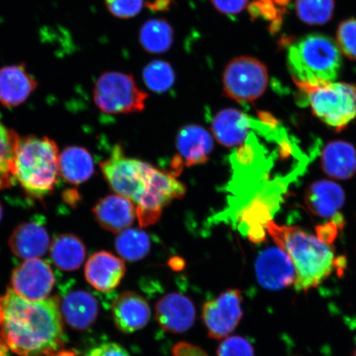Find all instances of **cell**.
Returning a JSON list of instances; mask_svg holds the SVG:
<instances>
[{"mask_svg":"<svg viewBox=\"0 0 356 356\" xmlns=\"http://www.w3.org/2000/svg\"><path fill=\"white\" fill-rule=\"evenodd\" d=\"M242 302V292L229 289L204 305L202 319L209 337L220 340L235 330L243 318Z\"/></svg>","mask_w":356,"mask_h":356,"instance_id":"30bf717a","label":"cell"},{"mask_svg":"<svg viewBox=\"0 0 356 356\" xmlns=\"http://www.w3.org/2000/svg\"><path fill=\"white\" fill-rule=\"evenodd\" d=\"M176 145L188 167L207 163L213 149V140L206 129L189 124L178 132Z\"/></svg>","mask_w":356,"mask_h":356,"instance_id":"44dd1931","label":"cell"},{"mask_svg":"<svg viewBox=\"0 0 356 356\" xmlns=\"http://www.w3.org/2000/svg\"><path fill=\"white\" fill-rule=\"evenodd\" d=\"M217 356H254V350L244 337H227L218 348Z\"/></svg>","mask_w":356,"mask_h":356,"instance_id":"1f68e13d","label":"cell"},{"mask_svg":"<svg viewBox=\"0 0 356 356\" xmlns=\"http://www.w3.org/2000/svg\"><path fill=\"white\" fill-rule=\"evenodd\" d=\"M168 266L175 271H180L184 269L185 261L181 257H173L168 261Z\"/></svg>","mask_w":356,"mask_h":356,"instance_id":"60d3db41","label":"cell"},{"mask_svg":"<svg viewBox=\"0 0 356 356\" xmlns=\"http://www.w3.org/2000/svg\"><path fill=\"white\" fill-rule=\"evenodd\" d=\"M353 356H356V348H355V350H354Z\"/></svg>","mask_w":356,"mask_h":356,"instance_id":"681fc988","label":"cell"},{"mask_svg":"<svg viewBox=\"0 0 356 356\" xmlns=\"http://www.w3.org/2000/svg\"><path fill=\"white\" fill-rule=\"evenodd\" d=\"M185 193V186L172 173L154 168L145 193L136 204L140 227L154 225L163 209L173 200L184 197Z\"/></svg>","mask_w":356,"mask_h":356,"instance_id":"9c48e42d","label":"cell"},{"mask_svg":"<svg viewBox=\"0 0 356 356\" xmlns=\"http://www.w3.org/2000/svg\"><path fill=\"white\" fill-rule=\"evenodd\" d=\"M105 179L115 193L139 202L154 168L141 160L127 157L121 145H115L108 159L100 163Z\"/></svg>","mask_w":356,"mask_h":356,"instance_id":"52a82bcc","label":"cell"},{"mask_svg":"<svg viewBox=\"0 0 356 356\" xmlns=\"http://www.w3.org/2000/svg\"><path fill=\"white\" fill-rule=\"evenodd\" d=\"M64 198H66V202L70 204H76L79 200V194L77 193V191L70 190L68 193H65Z\"/></svg>","mask_w":356,"mask_h":356,"instance_id":"7bdbcfd3","label":"cell"},{"mask_svg":"<svg viewBox=\"0 0 356 356\" xmlns=\"http://www.w3.org/2000/svg\"><path fill=\"white\" fill-rule=\"evenodd\" d=\"M62 318L74 330L83 331L95 323L99 313L96 298L82 289L70 291L62 298L60 305Z\"/></svg>","mask_w":356,"mask_h":356,"instance_id":"ac0fdd59","label":"cell"},{"mask_svg":"<svg viewBox=\"0 0 356 356\" xmlns=\"http://www.w3.org/2000/svg\"><path fill=\"white\" fill-rule=\"evenodd\" d=\"M172 3V0H154L152 3H147L146 6L153 11H167Z\"/></svg>","mask_w":356,"mask_h":356,"instance_id":"f35d334b","label":"cell"},{"mask_svg":"<svg viewBox=\"0 0 356 356\" xmlns=\"http://www.w3.org/2000/svg\"><path fill=\"white\" fill-rule=\"evenodd\" d=\"M327 224L317 227V237L324 243L332 245L337 237L338 231L343 225V218L337 213Z\"/></svg>","mask_w":356,"mask_h":356,"instance_id":"836d02e7","label":"cell"},{"mask_svg":"<svg viewBox=\"0 0 356 356\" xmlns=\"http://www.w3.org/2000/svg\"><path fill=\"white\" fill-rule=\"evenodd\" d=\"M95 220L102 229L114 234L128 229L135 222L136 204L121 195L101 198L92 209Z\"/></svg>","mask_w":356,"mask_h":356,"instance_id":"9a60e30c","label":"cell"},{"mask_svg":"<svg viewBox=\"0 0 356 356\" xmlns=\"http://www.w3.org/2000/svg\"><path fill=\"white\" fill-rule=\"evenodd\" d=\"M266 66L251 56L231 60L222 73V88L227 97L237 102H251L262 95L268 86Z\"/></svg>","mask_w":356,"mask_h":356,"instance_id":"ba28073f","label":"cell"},{"mask_svg":"<svg viewBox=\"0 0 356 356\" xmlns=\"http://www.w3.org/2000/svg\"><path fill=\"white\" fill-rule=\"evenodd\" d=\"M126 271V264L121 258L109 252L102 251L88 258L84 275L93 288L106 293L119 286Z\"/></svg>","mask_w":356,"mask_h":356,"instance_id":"5bb4252c","label":"cell"},{"mask_svg":"<svg viewBox=\"0 0 356 356\" xmlns=\"http://www.w3.org/2000/svg\"><path fill=\"white\" fill-rule=\"evenodd\" d=\"M248 10L249 15H250L252 17V20H255L257 17H261V10L259 3H258L257 0L256 1L252 2L249 4L248 7Z\"/></svg>","mask_w":356,"mask_h":356,"instance_id":"b9f144b4","label":"cell"},{"mask_svg":"<svg viewBox=\"0 0 356 356\" xmlns=\"http://www.w3.org/2000/svg\"><path fill=\"white\" fill-rule=\"evenodd\" d=\"M38 86L24 63L3 66L0 68V104L16 108L29 99Z\"/></svg>","mask_w":356,"mask_h":356,"instance_id":"e0dca14e","label":"cell"},{"mask_svg":"<svg viewBox=\"0 0 356 356\" xmlns=\"http://www.w3.org/2000/svg\"><path fill=\"white\" fill-rule=\"evenodd\" d=\"M95 163L89 151L80 146H69L60 154V175L67 184L78 186L90 179Z\"/></svg>","mask_w":356,"mask_h":356,"instance_id":"cb8c5ba5","label":"cell"},{"mask_svg":"<svg viewBox=\"0 0 356 356\" xmlns=\"http://www.w3.org/2000/svg\"><path fill=\"white\" fill-rule=\"evenodd\" d=\"M334 270H336L338 277H343L347 267V259L345 256L335 257L333 262Z\"/></svg>","mask_w":356,"mask_h":356,"instance_id":"ab89813d","label":"cell"},{"mask_svg":"<svg viewBox=\"0 0 356 356\" xmlns=\"http://www.w3.org/2000/svg\"><path fill=\"white\" fill-rule=\"evenodd\" d=\"M51 356H77L76 354L70 350H60L56 354H53Z\"/></svg>","mask_w":356,"mask_h":356,"instance_id":"ee69618b","label":"cell"},{"mask_svg":"<svg viewBox=\"0 0 356 356\" xmlns=\"http://www.w3.org/2000/svg\"><path fill=\"white\" fill-rule=\"evenodd\" d=\"M255 269L258 283L269 291H280L295 284V266L287 253L278 247L260 252Z\"/></svg>","mask_w":356,"mask_h":356,"instance_id":"7c38bea8","label":"cell"},{"mask_svg":"<svg viewBox=\"0 0 356 356\" xmlns=\"http://www.w3.org/2000/svg\"><path fill=\"white\" fill-rule=\"evenodd\" d=\"M2 301V336L16 355L40 356L51 353L61 345L63 318L57 298L29 301L8 289Z\"/></svg>","mask_w":356,"mask_h":356,"instance_id":"6da1fadb","label":"cell"},{"mask_svg":"<svg viewBox=\"0 0 356 356\" xmlns=\"http://www.w3.org/2000/svg\"><path fill=\"white\" fill-rule=\"evenodd\" d=\"M148 95L136 86L131 74L109 71L100 75L93 89V101L102 113L111 115L140 113Z\"/></svg>","mask_w":356,"mask_h":356,"instance_id":"8992f818","label":"cell"},{"mask_svg":"<svg viewBox=\"0 0 356 356\" xmlns=\"http://www.w3.org/2000/svg\"><path fill=\"white\" fill-rule=\"evenodd\" d=\"M3 319H4L3 305L2 298H0V325L3 324Z\"/></svg>","mask_w":356,"mask_h":356,"instance_id":"f6af8a7d","label":"cell"},{"mask_svg":"<svg viewBox=\"0 0 356 356\" xmlns=\"http://www.w3.org/2000/svg\"><path fill=\"white\" fill-rule=\"evenodd\" d=\"M249 0H211L213 6L222 15H238L248 6Z\"/></svg>","mask_w":356,"mask_h":356,"instance_id":"e575fe53","label":"cell"},{"mask_svg":"<svg viewBox=\"0 0 356 356\" xmlns=\"http://www.w3.org/2000/svg\"><path fill=\"white\" fill-rule=\"evenodd\" d=\"M337 44L350 60H356V19L341 22L337 31Z\"/></svg>","mask_w":356,"mask_h":356,"instance_id":"4dcf8cb0","label":"cell"},{"mask_svg":"<svg viewBox=\"0 0 356 356\" xmlns=\"http://www.w3.org/2000/svg\"><path fill=\"white\" fill-rule=\"evenodd\" d=\"M175 31L168 21L163 19H149L141 26L139 42L149 54H162L171 48Z\"/></svg>","mask_w":356,"mask_h":356,"instance_id":"484cf974","label":"cell"},{"mask_svg":"<svg viewBox=\"0 0 356 356\" xmlns=\"http://www.w3.org/2000/svg\"><path fill=\"white\" fill-rule=\"evenodd\" d=\"M345 191L336 182L318 180L313 182L305 194V203L311 213L321 218H333L344 206Z\"/></svg>","mask_w":356,"mask_h":356,"instance_id":"ffe728a7","label":"cell"},{"mask_svg":"<svg viewBox=\"0 0 356 356\" xmlns=\"http://www.w3.org/2000/svg\"><path fill=\"white\" fill-rule=\"evenodd\" d=\"M11 283L13 291L22 299L41 301L50 296L55 284V275L47 261L35 258L16 267Z\"/></svg>","mask_w":356,"mask_h":356,"instance_id":"8fae6325","label":"cell"},{"mask_svg":"<svg viewBox=\"0 0 356 356\" xmlns=\"http://www.w3.org/2000/svg\"><path fill=\"white\" fill-rule=\"evenodd\" d=\"M142 76L147 88L154 92H167L176 79L172 65L163 60L150 62L145 67Z\"/></svg>","mask_w":356,"mask_h":356,"instance_id":"f546056e","label":"cell"},{"mask_svg":"<svg viewBox=\"0 0 356 356\" xmlns=\"http://www.w3.org/2000/svg\"><path fill=\"white\" fill-rule=\"evenodd\" d=\"M257 1L260 6L261 16L266 20L273 21L283 13V10L280 12L275 8L273 0H257Z\"/></svg>","mask_w":356,"mask_h":356,"instance_id":"74e56055","label":"cell"},{"mask_svg":"<svg viewBox=\"0 0 356 356\" xmlns=\"http://www.w3.org/2000/svg\"><path fill=\"white\" fill-rule=\"evenodd\" d=\"M173 356H209L200 346L180 341L172 347Z\"/></svg>","mask_w":356,"mask_h":356,"instance_id":"8d00e7d4","label":"cell"},{"mask_svg":"<svg viewBox=\"0 0 356 356\" xmlns=\"http://www.w3.org/2000/svg\"><path fill=\"white\" fill-rule=\"evenodd\" d=\"M20 137L0 120V190L16 184L15 159Z\"/></svg>","mask_w":356,"mask_h":356,"instance_id":"4316f807","label":"cell"},{"mask_svg":"<svg viewBox=\"0 0 356 356\" xmlns=\"http://www.w3.org/2000/svg\"><path fill=\"white\" fill-rule=\"evenodd\" d=\"M287 64L295 82H332L341 68V51L326 35H307L289 47Z\"/></svg>","mask_w":356,"mask_h":356,"instance_id":"277c9868","label":"cell"},{"mask_svg":"<svg viewBox=\"0 0 356 356\" xmlns=\"http://www.w3.org/2000/svg\"><path fill=\"white\" fill-rule=\"evenodd\" d=\"M60 176V154L47 136L20 138L15 159V178L26 193L42 199L55 190Z\"/></svg>","mask_w":356,"mask_h":356,"instance_id":"3957f363","label":"cell"},{"mask_svg":"<svg viewBox=\"0 0 356 356\" xmlns=\"http://www.w3.org/2000/svg\"><path fill=\"white\" fill-rule=\"evenodd\" d=\"M8 246L16 257L29 260L39 258L50 249V236L42 225L22 222L13 231Z\"/></svg>","mask_w":356,"mask_h":356,"instance_id":"d6986e66","label":"cell"},{"mask_svg":"<svg viewBox=\"0 0 356 356\" xmlns=\"http://www.w3.org/2000/svg\"><path fill=\"white\" fill-rule=\"evenodd\" d=\"M2 218H3V207H2L1 202H0V221L2 220Z\"/></svg>","mask_w":356,"mask_h":356,"instance_id":"c3c4849f","label":"cell"},{"mask_svg":"<svg viewBox=\"0 0 356 356\" xmlns=\"http://www.w3.org/2000/svg\"><path fill=\"white\" fill-rule=\"evenodd\" d=\"M252 120L243 111L227 108L219 111L211 122L213 136L219 144L225 147L241 145L246 139Z\"/></svg>","mask_w":356,"mask_h":356,"instance_id":"7402d4cb","label":"cell"},{"mask_svg":"<svg viewBox=\"0 0 356 356\" xmlns=\"http://www.w3.org/2000/svg\"><path fill=\"white\" fill-rule=\"evenodd\" d=\"M8 347L6 344H0V356H6L8 353Z\"/></svg>","mask_w":356,"mask_h":356,"instance_id":"bcb514c9","label":"cell"},{"mask_svg":"<svg viewBox=\"0 0 356 356\" xmlns=\"http://www.w3.org/2000/svg\"><path fill=\"white\" fill-rule=\"evenodd\" d=\"M106 8L115 17L121 19H131L140 13L144 0H105Z\"/></svg>","mask_w":356,"mask_h":356,"instance_id":"d6a6232c","label":"cell"},{"mask_svg":"<svg viewBox=\"0 0 356 356\" xmlns=\"http://www.w3.org/2000/svg\"><path fill=\"white\" fill-rule=\"evenodd\" d=\"M51 257L61 270L79 269L86 258V248L81 238L73 234L56 236L50 246Z\"/></svg>","mask_w":356,"mask_h":356,"instance_id":"d4e9b609","label":"cell"},{"mask_svg":"<svg viewBox=\"0 0 356 356\" xmlns=\"http://www.w3.org/2000/svg\"><path fill=\"white\" fill-rule=\"evenodd\" d=\"M321 165L324 172L332 178L350 179L356 173L355 147L346 141H331L323 149Z\"/></svg>","mask_w":356,"mask_h":356,"instance_id":"603a6c76","label":"cell"},{"mask_svg":"<svg viewBox=\"0 0 356 356\" xmlns=\"http://www.w3.org/2000/svg\"><path fill=\"white\" fill-rule=\"evenodd\" d=\"M275 3L278 4L280 6H286L287 4L291 1V0H273Z\"/></svg>","mask_w":356,"mask_h":356,"instance_id":"7dc6e473","label":"cell"},{"mask_svg":"<svg viewBox=\"0 0 356 356\" xmlns=\"http://www.w3.org/2000/svg\"><path fill=\"white\" fill-rule=\"evenodd\" d=\"M113 322L120 332L131 334L148 324L151 311L144 297L132 291L118 296L111 307Z\"/></svg>","mask_w":356,"mask_h":356,"instance_id":"2e32d148","label":"cell"},{"mask_svg":"<svg viewBox=\"0 0 356 356\" xmlns=\"http://www.w3.org/2000/svg\"><path fill=\"white\" fill-rule=\"evenodd\" d=\"M308 97L312 113L337 132L356 118V86L348 83L295 82Z\"/></svg>","mask_w":356,"mask_h":356,"instance_id":"5b68a950","label":"cell"},{"mask_svg":"<svg viewBox=\"0 0 356 356\" xmlns=\"http://www.w3.org/2000/svg\"><path fill=\"white\" fill-rule=\"evenodd\" d=\"M86 356H130L127 350L117 343H104L88 351Z\"/></svg>","mask_w":356,"mask_h":356,"instance_id":"d590c367","label":"cell"},{"mask_svg":"<svg viewBox=\"0 0 356 356\" xmlns=\"http://www.w3.org/2000/svg\"><path fill=\"white\" fill-rule=\"evenodd\" d=\"M155 316L164 331L180 334L188 332L195 320V309L189 298L172 293L163 296L155 306Z\"/></svg>","mask_w":356,"mask_h":356,"instance_id":"4fadbf2b","label":"cell"},{"mask_svg":"<svg viewBox=\"0 0 356 356\" xmlns=\"http://www.w3.org/2000/svg\"><path fill=\"white\" fill-rule=\"evenodd\" d=\"M119 255L129 261L143 259L150 251L148 234L136 229H128L120 233L115 242Z\"/></svg>","mask_w":356,"mask_h":356,"instance_id":"83f0119b","label":"cell"},{"mask_svg":"<svg viewBox=\"0 0 356 356\" xmlns=\"http://www.w3.org/2000/svg\"><path fill=\"white\" fill-rule=\"evenodd\" d=\"M296 10L299 19L309 25H323L332 20L334 0H296Z\"/></svg>","mask_w":356,"mask_h":356,"instance_id":"f1b7e54d","label":"cell"},{"mask_svg":"<svg viewBox=\"0 0 356 356\" xmlns=\"http://www.w3.org/2000/svg\"><path fill=\"white\" fill-rule=\"evenodd\" d=\"M266 227L275 244L287 253L295 266L296 291L308 292L330 277L335 259L332 245L299 227L280 225L273 220H267Z\"/></svg>","mask_w":356,"mask_h":356,"instance_id":"7a4b0ae2","label":"cell"}]
</instances>
